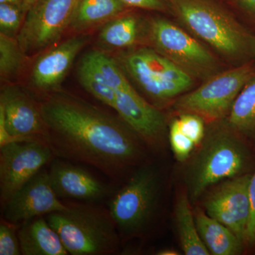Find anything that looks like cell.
<instances>
[{"mask_svg":"<svg viewBox=\"0 0 255 255\" xmlns=\"http://www.w3.org/2000/svg\"><path fill=\"white\" fill-rule=\"evenodd\" d=\"M40 105L43 141L55 158L92 166L115 184H124L144 164L147 145L122 118L63 94Z\"/></svg>","mask_w":255,"mask_h":255,"instance_id":"1","label":"cell"},{"mask_svg":"<svg viewBox=\"0 0 255 255\" xmlns=\"http://www.w3.org/2000/svg\"><path fill=\"white\" fill-rule=\"evenodd\" d=\"M186 171L191 203L217 183L244 174L250 153L243 137L225 119L212 122Z\"/></svg>","mask_w":255,"mask_h":255,"instance_id":"2","label":"cell"},{"mask_svg":"<svg viewBox=\"0 0 255 255\" xmlns=\"http://www.w3.org/2000/svg\"><path fill=\"white\" fill-rule=\"evenodd\" d=\"M176 17L194 36L233 61L255 57V36L214 0H169Z\"/></svg>","mask_w":255,"mask_h":255,"instance_id":"3","label":"cell"},{"mask_svg":"<svg viewBox=\"0 0 255 255\" xmlns=\"http://www.w3.org/2000/svg\"><path fill=\"white\" fill-rule=\"evenodd\" d=\"M63 211L45 216L59 235L68 254L112 255L119 253L122 241L108 209L93 203L65 202Z\"/></svg>","mask_w":255,"mask_h":255,"instance_id":"4","label":"cell"},{"mask_svg":"<svg viewBox=\"0 0 255 255\" xmlns=\"http://www.w3.org/2000/svg\"><path fill=\"white\" fill-rule=\"evenodd\" d=\"M162 188L158 169L143 164L110 196L108 209L122 243L147 232L158 211Z\"/></svg>","mask_w":255,"mask_h":255,"instance_id":"5","label":"cell"},{"mask_svg":"<svg viewBox=\"0 0 255 255\" xmlns=\"http://www.w3.org/2000/svg\"><path fill=\"white\" fill-rule=\"evenodd\" d=\"M120 62L142 92L162 105L190 90L194 79L153 48H140L124 53Z\"/></svg>","mask_w":255,"mask_h":255,"instance_id":"6","label":"cell"},{"mask_svg":"<svg viewBox=\"0 0 255 255\" xmlns=\"http://www.w3.org/2000/svg\"><path fill=\"white\" fill-rule=\"evenodd\" d=\"M255 75V67L248 63L220 72L182 96L176 102V110L196 114L211 123L226 119L242 90Z\"/></svg>","mask_w":255,"mask_h":255,"instance_id":"7","label":"cell"},{"mask_svg":"<svg viewBox=\"0 0 255 255\" xmlns=\"http://www.w3.org/2000/svg\"><path fill=\"white\" fill-rule=\"evenodd\" d=\"M150 43L159 54L204 81L221 72L217 58L195 38L173 23L156 18L149 25Z\"/></svg>","mask_w":255,"mask_h":255,"instance_id":"8","label":"cell"},{"mask_svg":"<svg viewBox=\"0 0 255 255\" xmlns=\"http://www.w3.org/2000/svg\"><path fill=\"white\" fill-rule=\"evenodd\" d=\"M79 0H38L28 10L17 41L25 55L55 43L70 27Z\"/></svg>","mask_w":255,"mask_h":255,"instance_id":"9","label":"cell"},{"mask_svg":"<svg viewBox=\"0 0 255 255\" xmlns=\"http://www.w3.org/2000/svg\"><path fill=\"white\" fill-rule=\"evenodd\" d=\"M55 159L43 140L13 141L0 147L1 209L13 195Z\"/></svg>","mask_w":255,"mask_h":255,"instance_id":"10","label":"cell"},{"mask_svg":"<svg viewBox=\"0 0 255 255\" xmlns=\"http://www.w3.org/2000/svg\"><path fill=\"white\" fill-rule=\"evenodd\" d=\"M251 176L244 174L223 181L204 203L206 214L231 229L245 243L251 214Z\"/></svg>","mask_w":255,"mask_h":255,"instance_id":"11","label":"cell"},{"mask_svg":"<svg viewBox=\"0 0 255 255\" xmlns=\"http://www.w3.org/2000/svg\"><path fill=\"white\" fill-rule=\"evenodd\" d=\"M55 194L50 182L48 171L42 169L13 195L1 209L3 218L14 224L66 209Z\"/></svg>","mask_w":255,"mask_h":255,"instance_id":"12","label":"cell"},{"mask_svg":"<svg viewBox=\"0 0 255 255\" xmlns=\"http://www.w3.org/2000/svg\"><path fill=\"white\" fill-rule=\"evenodd\" d=\"M0 112L6 132L13 141L43 140L45 124L38 105L17 87H8L1 93Z\"/></svg>","mask_w":255,"mask_h":255,"instance_id":"13","label":"cell"},{"mask_svg":"<svg viewBox=\"0 0 255 255\" xmlns=\"http://www.w3.org/2000/svg\"><path fill=\"white\" fill-rule=\"evenodd\" d=\"M114 110L149 147H160L167 127L164 114L137 93L134 87L116 91Z\"/></svg>","mask_w":255,"mask_h":255,"instance_id":"14","label":"cell"},{"mask_svg":"<svg viewBox=\"0 0 255 255\" xmlns=\"http://www.w3.org/2000/svg\"><path fill=\"white\" fill-rule=\"evenodd\" d=\"M50 182L60 199L94 203L112 195V188L80 166L55 158L48 170Z\"/></svg>","mask_w":255,"mask_h":255,"instance_id":"15","label":"cell"},{"mask_svg":"<svg viewBox=\"0 0 255 255\" xmlns=\"http://www.w3.org/2000/svg\"><path fill=\"white\" fill-rule=\"evenodd\" d=\"M87 42L86 37H75L42 55L37 60L32 72V81L35 87L49 91L59 86L75 57Z\"/></svg>","mask_w":255,"mask_h":255,"instance_id":"16","label":"cell"},{"mask_svg":"<svg viewBox=\"0 0 255 255\" xmlns=\"http://www.w3.org/2000/svg\"><path fill=\"white\" fill-rule=\"evenodd\" d=\"M18 236L21 255H68L59 235L44 216L21 223L18 226Z\"/></svg>","mask_w":255,"mask_h":255,"instance_id":"17","label":"cell"},{"mask_svg":"<svg viewBox=\"0 0 255 255\" xmlns=\"http://www.w3.org/2000/svg\"><path fill=\"white\" fill-rule=\"evenodd\" d=\"M194 213L198 231L210 255H238L243 253L246 243L231 229L200 209Z\"/></svg>","mask_w":255,"mask_h":255,"instance_id":"18","label":"cell"},{"mask_svg":"<svg viewBox=\"0 0 255 255\" xmlns=\"http://www.w3.org/2000/svg\"><path fill=\"white\" fill-rule=\"evenodd\" d=\"M127 6L122 0H79L70 27L82 31L121 16Z\"/></svg>","mask_w":255,"mask_h":255,"instance_id":"19","label":"cell"},{"mask_svg":"<svg viewBox=\"0 0 255 255\" xmlns=\"http://www.w3.org/2000/svg\"><path fill=\"white\" fill-rule=\"evenodd\" d=\"M191 201L187 194L178 196L174 216L178 237L183 253L187 255H209L196 226L194 213L191 209Z\"/></svg>","mask_w":255,"mask_h":255,"instance_id":"20","label":"cell"},{"mask_svg":"<svg viewBox=\"0 0 255 255\" xmlns=\"http://www.w3.org/2000/svg\"><path fill=\"white\" fill-rule=\"evenodd\" d=\"M226 121L243 138L255 140V75L242 90Z\"/></svg>","mask_w":255,"mask_h":255,"instance_id":"21","label":"cell"},{"mask_svg":"<svg viewBox=\"0 0 255 255\" xmlns=\"http://www.w3.org/2000/svg\"><path fill=\"white\" fill-rule=\"evenodd\" d=\"M140 23L133 15H121L109 21L99 37L102 44L112 48H128L137 41Z\"/></svg>","mask_w":255,"mask_h":255,"instance_id":"22","label":"cell"},{"mask_svg":"<svg viewBox=\"0 0 255 255\" xmlns=\"http://www.w3.org/2000/svg\"><path fill=\"white\" fill-rule=\"evenodd\" d=\"M79 79L82 87L89 93L105 105L115 109L116 92L107 85L97 68L85 58L79 69Z\"/></svg>","mask_w":255,"mask_h":255,"instance_id":"23","label":"cell"},{"mask_svg":"<svg viewBox=\"0 0 255 255\" xmlns=\"http://www.w3.org/2000/svg\"><path fill=\"white\" fill-rule=\"evenodd\" d=\"M26 55L23 53L17 38L0 33V75L1 80L18 76L24 66Z\"/></svg>","mask_w":255,"mask_h":255,"instance_id":"24","label":"cell"},{"mask_svg":"<svg viewBox=\"0 0 255 255\" xmlns=\"http://www.w3.org/2000/svg\"><path fill=\"white\" fill-rule=\"evenodd\" d=\"M100 72L106 83L114 92L127 90L132 88L122 68L110 57L100 53L93 52L85 57Z\"/></svg>","mask_w":255,"mask_h":255,"instance_id":"25","label":"cell"},{"mask_svg":"<svg viewBox=\"0 0 255 255\" xmlns=\"http://www.w3.org/2000/svg\"><path fill=\"white\" fill-rule=\"evenodd\" d=\"M169 139L172 152L179 162L187 161L196 147L194 142L181 130L177 119L172 120L169 125Z\"/></svg>","mask_w":255,"mask_h":255,"instance_id":"26","label":"cell"},{"mask_svg":"<svg viewBox=\"0 0 255 255\" xmlns=\"http://www.w3.org/2000/svg\"><path fill=\"white\" fill-rule=\"evenodd\" d=\"M26 11L23 8L16 5L0 4L1 33L14 37V35L21 30L24 21V13Z\"/></svg>","mask_w":255,"mask_h":255,"instance_id":"27","label":"cell"},{"mask_svg":"<svg viewBox=\"0 0 255 255\" xmlns=\"http://www.w3.org/2000/svg\"><path fill=\"white\" fill-rule=\"evenodd\" d=\"M19 225L4 219L0 223V255H21L18 229Z\"/></svg>","mask_w":255,"mask_h":255,"instance_id":"28","label":"cell"},{"mask_svg":"<svg viewBox=\"0 0 255 255\" xmlns=\"http://www.w3.org/2000/svg\"><path fill=\"white\" fill-rule=\"evenodd\" d=\"M181 130L194 142L196 146L200 145L206 134L204 120L199 115L191 113H183L177 119Z\"/></svg>","mask_w":255,"mask_h":255,"instance_id":"29","label":"cell"},{"mask_svg":"<svg viewBox=\"0 0 255 255\" xmlns=\"http://www.w3.org/2000/svg\"><path fill=\"white\" fill-rule=\"evenodd\" d=\"M250 199H251V214L246 233V245L255 246V172L252 174L249 187Z\"/></svg>","mask_w":255,"mask_h":255,"instance_id":"30","label":"cell"},{"mask_svg":"<svg viewBox=\"0 0 255 255\" xmlns=\"http://www.w3.org/2000/svg\"><path fill=\"white\" fill-rule=\"evenodd\" d=\"M127 6L151 10V11H164L169 8V0H122Z\"/></svg>","mask_w":255,"mask_h":255,"instance_id":"31","label":"cell"},{"mask_svg":"<svg viewBox=\"0 0 255 255\" xmlns=\"http://www.w3.org/2000/svg\"><path fill=\"white\" fill-rule=\"evenodd\" d=\"M242 9L255 18V0H237Z\"/></svg>","mask_w":255,"mask_h":255,"instance_id":"32","label":"cell"},{"mask_svg":"<svg viewBox=\"0 0 255 255\" xmlns=\"http://www.w3.org/2000/svg\"><path fill=\"white\" fill-rule=\"evenodd\" d=\"M0 4L16 5V6H20V7L25 9L23 0H0Z\"/></svg>","mask_w":255,"mask_h":255,"instance_id":"33","label":"cell"},{"mask_svg":"<svg viewBox=\"0 0 255 255\" xmlns=\"http://www.w3.org/2000/svg\"><path fill=\"white\" fill-rule=\"evenodd\" d=\"M157 255H179V252L172 249H164L162 251L157 252Z\"/></svg>","mask_w":255,"mask_h":255,"instance_id":"34","label":"cell"},{"mask_svg":"<svg viewBox=\"0 0 255 255\" xmlns=\"http://www.w3.org/2000/svg\"><path fill=\"white\" fill-rule=\"evenodd\" d=\"M38 0H23V4H24V8L26 10V11H28V10L30 9V8L32 7Z\"/></svg>","mask_w":255,"mask_h":255,"instance_id":"35","label":"cell"}]
</instances>
